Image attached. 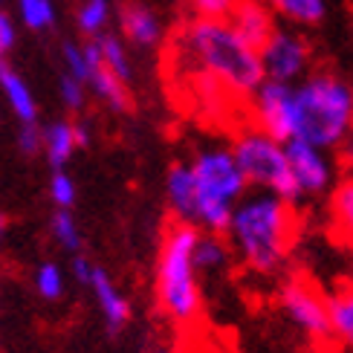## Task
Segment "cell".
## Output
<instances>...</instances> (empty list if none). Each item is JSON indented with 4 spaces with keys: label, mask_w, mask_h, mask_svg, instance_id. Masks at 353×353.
Masks as SVG:
<instances>
[{
    "label": "cell",
    "mask_w": 353,
    "mask_h": 353,
    "mask_svg": "<svg viewBox=\"0 0 353 353\" xmlns=\"http://www.w3.org/2000/svg\"><path fill=\"white\" fill-rule=\"evenodd\" d=\"M296 229H299L296 205L272 194H263V191H249L234 205L226 229V241L234 258L246 270L258 275H275L290 258Z\"/></svg>",
    "instance_id": "obj_1"
},
{
    "label": "cell",
    "mask_w": 353,
    "mask_h": 353,
    "mask_svg": "<svg viewBox=\"0 0 353 353\" xmlns=\"http://www.w3.org/2000/svg\"><path fill=\"white\" fill-rule=\"evenodd\" d=\"M183 50L234 96L252 99L267 81L258 50L246 43L226 18H194L183 29Z\"/></svg>",
    "instance_id": "obj_2"
},
{
    "label": "cell",
    "mask_w": 353,
    "mask_h": 353,
    "mask_svg": "<svg viewBox=\"0 0 353 353\" xmlns=\"http://www.w3.org/2000/svg\"><path fill=\"white\" fill-rule=\"evenodd\" d=\"M353 130V84L330 70H316L296 84V128L292 139L339 151Z\"/></svg>",
    "instance_id": "obj_3"
},
{
    "label": "cell",
    "mask_w": 353,
    "mask_h": 353,
    "mask_svg": "<svg viewBox=\"0 0 353 353\" xmlns=\"http://www.w3.org/2000/svg\"><path fill=\"white\" fill-rule=\"evenodd\" d=\"M197 238L200 229L171 223L157 255V304L163 316L180 327L194 325L203 313V284L194 263Z\"/></svg>",
    "instance_id": "obj_4"
},
{
    "label": "cell",
    "mask_w": 353,
    "mask_h": 353,
    "mask_svg": "<svg viewBox=\"0 0 353 353\" xmlns=\"http://www.w3.org/2000/svg\"><path fill=\"white\" fill-rule=\"evenodd\" d=\"M197 180V229L226 234L232 212L249 191L232 145H205L188 159Z\"/></svg>",
    "instance_id": "obj_5"
},
{
    "label": "cell",
    "mask_w": 353,
    "mask_h": 353,
    "mask_svg": "<svg viewBox=\"0 0 353 353\" xmlns=\"http://www.w3.org/2000/svg\"><path fill=\"white\" fill-rule=\"evenodd\" d=\"M232 151L238 157L241 171L252 191H263L290 205H299L304 197L292 176L290 159H287V145L267 137L258 128H243L232 139Z\"/></svg>",
    "instance_id": "obj_6"
},
{
    "label": "cell",
    "mask_w": 353,
    "mask_h": 353,
    "mask_svg": "<svg viewBox=\"0 0 353 353\" xmlns=\"http://www.w3.org/2000/svg\"><path fill=\"white\" fill-rule=\"evenodd\" d=\"M258 55L267 81L299 84L310 76V61H313L310 41L292 26H275V32L258 50Z\"/></svg>",
    "instance_id": "obj_7"
},
{
    "label": "cell",
    "mask_w": 353,
    "mask_h": 353,
    "mask_svg": "<svg viewBox=\"0 0 353 353\" xmlns=\"http://www.w3.org/2000/svg\"><path fill=\"white\" fill-rule=\"evenodd\" d=\"M278 307H281L290 325L301 330L304 336H310V339H333L327 296H321L310 281H304V278L284 281L281 292H278Z\"/></svg>",
    "instance_id": "obj_8"
},
{
    "label": "cell",
    "mask_w": 353,
    "mask_h": 353,
    "mask_svg": "<svg viewBox=\"0 0 353 353\" xmlns=\"http://www.w3.org/2000/svg\"><path fill=\"white\" fill-rule=\"evenodd\" d=\"M249 105H252V128L263 130L267 137L284 145L292 139V128H296V84L263 81L249 99Z\"/></svg>",
    "instance_id": "obj_9"
},
{
    "label": "cell",
    "mask_w": 353,
    "mask_h": 353,
    "mask_svg": "<svg viewBox=\"0 0 353 353\" xmlns=\"http://www.w3.org/2000/svg\"><path fill=\"white\" fill-rule=\"evenodd\" d=\"M287 159L301 197H321L336 188V159H330L327 151L307 145L301 139H290Z\"/></svg>",
    "instance_id": "obj_10"
},
{
    "label": "cell",
    "mask_w": 353,
    "mask_h": 353,
    "mask_svg": "<svg viewBox=\"0 0 353 353\" xmlns=\"http://www.w3.org/2000/svg\"><path fill=\"white\" fill-rule=\"evenodd\" d=\"M165 203L174 214V223L197 229V180L191 163H171L165 171Z\"/></svg>",
    "instance_id": "obj_11"
},
{
    "label": "cell",
    "mask_w": 353,
    "mask_h": 353,
    "mask_svg": "<svg viewBox=\"0 0 353 353\" xmlns=\"http://www.w3.org/2000/svg\"><path fill=\"white\" fill-rule=\"evenodd\" d=\"M81 47H84L87 67H90V79H87V87H90L93 96L101 101V105H108L113 113H125L130 108V90H128V84L119 81L105 67V61H101V50H99L96 41H87V43H81Z\"/></svg>",
    "instance_id": "obj_12"
},
{
    "label": "cell",
    "mask_w": 353,
    "mask_h": 353,
    "mask_svg": "<svg viewBox=\"0 0 353 353\" xmlns=\"http://www.w3.org/2000/svg\"><path fill=\"white\" fill-rule=\"evenodd\" d=\"M226 21L238 29V35L246 43H252L255 50H261L263 43H267V38L275 32V26H278V18L263 0H238V3L232 6Z\"/></svg>",
    "instance_id": "obj_13"
},
{
    "label": "cell",
    "mask_w": 353,
    "mask_h": 353,
    "mask_svg": "<svg viewBox=\"0 0 353 353\" xmlns=\"http://www.w3.org/2000/svg\"><path fill=\"white\" fill-rule=\"evenodd\" d=\"M87 290L93 292L105 327L110 333H119L130 321V301H128V296L119 287H116V281L101 267L93 270V278H90V284H87Z\"/></svg>",
    "instance_id": "obj_14"
},
{
    "label": "cell",
    "mask_w": 353,
    "mask_h": 353,
    "mask_svg": "<svg viewBox=\"0 0 353 353\" xmlns=\"http://www.w3.org/2000/svg\"><path fill=\"white\" fill-rule=\"evenodd\" d=\"M119 21H122V32L125 38L134 43V47L142 50H151L163 41V21L157 18V12L145 3H125L119 12Z\"/></svg>",
    "instance_id": "obj_15"
},
{
    "label": "cell",
    "mask_w": 353,
    "mask_h": 353,
    "mask_svg": "<svg viewBox=\"0 0 353 353\" xmlns=\"http://www.w3.org/2000/svg\"><path fill=\"white\" fill-rule=\"evenodd\" d=\"M0 90H3L12 113L21 119V125H35L38 122V105L35 96L29 90L26 79L21 76L14 67H9L6 61H0Z\"/></svg>",
    "instance_id": "obj_16"
},
{
    "label": "cell",
    "mask_w": 353,
    "mask_h": 353,
    "mask_svg": "<svg viewBox=\"0 0 353 353\" xmlns=\"http://www.w3.org/2000/svg\"><path fill=\"white\" fill-rule=\"evenodd\" d=\"M234 261V252L226 241V234H212V232H200L197 246H194V263L197 272L203 275H220L229 270V263Z\"/></svg>",
    "instance_id": "obj_17"
},
{
    "label": "cell",
    "mask_w": 353,
    "mask_h": 353,
    "mask_svg": "<svg viewBox=\"0 0 353 353\" xmlns=\"http://www.w3.org/2000/svg\"><path fill=\"white\" fill-rule=\"evenodd\" d=\"M275 18L292 23V29L319 26L327 18V0H263Z\"/></svg>",
    "instance_id": "obj_18"
},
{
    "label": "cell",
    "mask_w": 353,
    "mask_h": 353,
    "mask_svg": "<svg viewBox=\"0 0 353 353\" xmlns=\"http://www.w3.org/2000/svg\"><path fill=\"white\" fill-rule=\"evenodd\" d=\"M76 148H79V142H76V128H72V122L58 119L43 128V154H47L50 165L55 171H61L70 163V157L76 154Z\"/></svg>",
    "instance_id": "obj_19"
},
{
    "label": "cell",
    "mask_w": 353,
    "mask_h": 353,
    "mask_svg": "<svg viewBox=\"0 0 353 353\" xmlns=\"http://www.w3.org/2000/svg\"><path fill=\"white\" fill-rule=\"evenodd\" d=\"M327 310H330L333 339H339L353 353V287H345L327 296Z\"/></svg>",
    "instance_id": "obj_20"
},
{
    "label": "cell",
    "mask_w": 353,
    "mask_h": 353,
    "mask_svg": "<svg viewBox=\"0 0 353 353\" xmlns=\"http://www.w3.org/2000/svg\"><path fill=\"white\" fill-rule=\"evenodd\" d=\"M93 41L99 43L101 61H105V67L113 72V76L119 81H125V84L134 81V61H130V52L125 47V41L119 35H113V32H105V35H99Z\"/></svg>",
    "instance_id": "obj_21"
},
{
    "label": "cell",
    "mask_w": 353,
    "mask_h": 353,
    "mask_svg": "<svg viewBox=\"0 0 353 353\" xmlns=\"http://www.w3.org/2000/svg\"><path fill=\"white\" fill-rule=\"evenodd\" d=\"M330 220L336 232L353 246V176H345L330 191Z\"/></svg>",
    "instance_id": "obj_22"
},
{
    "label": "cell",
    "mask_w": 353,
    "mask_h": 353,
    "mask_svg": "<svg viewBox=\"0 0 353 353\" xmlns=\"http://www.w3.org/2000/svg\"><path fill=\"white\" fill-rule=\"evenodd\" d=\"M76 23L90 41L105 35L110 23V0H81L76 9Z\"/></svg>",
    "instance_id": "obj_23"
},
{
    "label": "cell",
    "mask_w": 353,
    "mask_h": 353,
    "mask_svg": "<svg viewBox=\"0 0 353 353\" xmlns=\"http://www.w3.org/2000/svg\"><path fill=\"white\" fill-rule=\"evenodd\" d=\"M50 229H52L55 243L61 246L64 252L81 255V229H79V220L72 217V212H55Z\"/></svg>",
    "instance_id": "obj_24"
},
{
    "label": "cell",
    "mask_w": 353,
    "mask_h": 353,
    "mask_svg": "<svg viewBox=\"0 0 353 353\" xmlns=\"http://www.w3.org/2000/svg\"><path fill=\"white\" fill-rule=\"evenodd\" d=\"M64 287H67L64 270L55 261H43L35 270V292L43 301H58L64 296Z\"/></svg>",
    "instance_id": "obj_25"
},
{
    "label": "cell",
    "mask_w": 353,
    "mask_h": 353,
    "mask_svg": "<svg viewBox=\"0 0 353 353\" xmlns=\"http://www.w3.org/2000/svg\"><path fill=\"white\" fill-rule=\"evenodd\" d=\"M18 14L29 29L41 32L55 23V3L52 0H18Z\"/></svg>",
    "instance_id": "obj_26"
},
{
    "label": "cell",
    "mask_w": 353,
    "mask_h": 353,
    "mask_svg": "<svg viewBox=\"0 0 353 353\" xmlns=\"http://www.w3.org/2000/svg\"><path fill=\"white\" fill-rule=\"evenodd\" d=\"M76 197H79V188H76V180L61 168V171H52L50 176V200L55 203L58 212H70L76 205Z\"/></svg>",
    "instance_id": "obj_27"
},
{
    "label": "cell",
    "mask_w": 353,
    "mask_h": 353,
    "mask_svg": "<svg viewBox=\"0 0 353 353\" xmlns=\"http://www.w3.org/2000/svg\"><path fill=\"white\" fill-rule=\"evenodd\" d=\"M61 58H64V72L72 79H79L81 84H87V79H90V67H87V58H84V47H79V43H64L61 50Z\"/></svg>",
    "instance_id": "obj_28"
},
{
    "label": "cell",
    "mask_w": 353,
    "mask_h": 353,
    "mask_svg": "<svg viewBox=\"0 0 353 353\" xmlns=\"http://www.w3.org/2000/svg\"><path fill=\"white\" fill-rule=\"evenodd\" d=\"M58 90H61V101L67 105V110L72 113H79L84 108V101H87V84H81L79 79H72V76H61V81H58Z\"/></svg>",
    "instance_id": "obj_29"
},
{
    "label": "cell",
    "mask_w": 353,
    "mask_h": 353,
    "mask_svg": "<svg viewBox=\"0 0 353 353\" xmlns=\"http://www.w3.org/2000/svg\"><path fill=\"white\" fill-rule=\"evenodd\" d=\"M197 18H229L232 6L238 0H185Z\"/></svg>",
    "instance_id": "obj_30"
},
{
    "label": "cell",
    "mask_w": 353,
    "mask_h": 353,
    "mask_svg": "<svg viewBox=\"0 0 353 353\" xmlns=\"http://www.w3.org/2000/svg\"><path fill=\"white\" fill-rule=\"evenodd\" d=\"M18 148L32 157L38 151H43V130L38 125H21V134H18Z\"/></svg>",
    "instance_id": "obj_31"
},
{
    "label": "cell",
    "mask_w": 353,
    "mask_h": 353,
    "mask_svg": "<svg viewBox=\"0 0 353 353\" xmlns=\"http://www.w3.org/2000/svg\"><path fill=\"white\" fill-rule=\"evenodd\" d=\"M14 41H18V29H14V21L6 12H0V61L12 52Z\"/></svg>",
    "instance_id": "obj_32"
},
{
    "label": "cell",
    "mask_w": 353,
    "mask_h": 353,
    "mask_svg": "<svg viewBox=\"0 0 353 353\" xmlns=\"http://www.w3.org/2000/svg\"><path fill=\"white\" fill-rule=\"evenodd\" d=\"M93 270H96V263L93 261H87L84 255H72V263H70V272L72 278H76L79 284H90V278H93Z\"/></svg>",
    "instance_id": "obj_33"
},
{
    "label": "cell",
    "mask_w": 353,
    "mask_h": 353,
    "mask_svg": "<svg viewBox=\"0 0 353 353\" xmlns=\"http://www.w3.org/2000/svg\"><path fill=\"white\" fill-rule=\"evenodd\" d=\"M336 154H339V159H342L345 168H347V171H350V176H353V134L347 137V142H345V145H342V148L336 151Z\"/></svg>",
    "instance_id": "obj_34"
},
{
    "label": "cell",
    "mask_w": 353,
    "mask_h": 353,
    "mask_svg": "<svg viewBox=\"0 0 353 353\" xmlns=\"http://www.w3.org/2000/svg\"><path fill=\"white\" fill-rule=\"evenodd\" d=\"M72 128H76V142H79V148H87L90 145V130H87L84 122H72Z\"/></svg>",
    "instance_id": "obj_35"
},
{
    "label": "cell",
    "mask_w": 353,
    "mask_h": 353,
    "mask_svg": "<svg viewBox=\"0 0 353 353\" xmlns=\"http://www.w3.org/2000/svg\"><path fill=\"white\" fill-rule=\"evenodd\" d=\"M151 353H176L171 345H157V347H151Z\"/></svg>",
    "instance_id": "obj_36"
},
{
    "label": "cell",
    "mask_w": 353,
    "mask_h": 353,
    "mask_svg": "<svg viewBox=\"0 0 353 353\" xmlns=\"http://www.w3.org/2000/svg\"><path fill=\"white\" fill-rule=\"evenodd\" d=\"M350 134H353V130H350Z\"/></svg>",
    "instance_id": "obj_37"
}]
</instances>
